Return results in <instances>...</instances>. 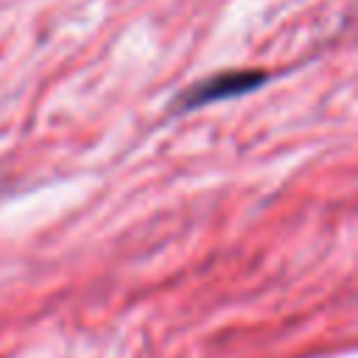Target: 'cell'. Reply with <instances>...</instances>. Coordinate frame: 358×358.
I'll list each match as a JSON object with an SVG mask.
<instances>
[{
  "mask_svg": "<svg viewBox=\"0 0 358 358\" xmlns=\"http://www.w3.org/2000/svg\"><path fill=\"white\" fill-rule=\"evenodd\" d=\"M263 81H266V73H263V70H227V73H215V76H210V78L193 84V87L182 95L179 109H193V106H201V103L227 101V98L252 92V90L260 87Z\"/></svg>",
  "mask_w": 358,
  "mask_h": 358,
  "instance_id": "1",
  "label": "cell"
}]
</instances>
